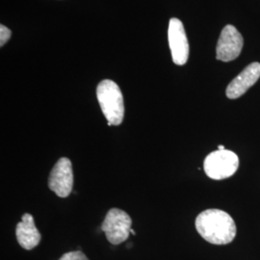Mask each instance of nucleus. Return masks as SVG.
<instances>
[{
	"instance_id": "f257e3e1",
	"label": "nucleus",
	"mask_w": 260,
	"mask_h": 260,
	"mask_svg": "<svg viewBox=\"0 0 260 260\" xmlns=\"http://www.w3.org/2000/svg\"><path fill=\"white\" fill-rule=\"evenodd\" d=\"M196 229L200 235L214 245H226L236 236V224L223 210L207 209L196 219Z\"/></svg>"
},
{
	"instance_id": "f03ea898",
	"label": "nucleus",
	"mask_w": 260,
	"mask_h": 260,
	"mask_svg": "<svg viewBox=\"0 0 260 260\" xmlns=\"http://www.w3.org/2000/svg\"><path fill=\"white\" fill-rule=\"evenodd\" d=\"M96 96L108 125H120L124 117L123 96L120 87L109 79L103 80L96 88Z\"/></svg>"
},
{
	"instance_id": "7ed1b4c3",
	"label": "nucleus",
	"mask_w": 260,
	"mask_h": 260,
	"mask_svg": "<svg viewBox=\"0 0 260 260\" xmlns=\"http://www.w3.org/2000/svg\"><path fill=\"white\" fill-rule=\"evenodd\" d=\"M239 166L238 156L231 150H216L205 159L204 168L206 176L215 180H221L233 176Z\"/></svg>"
},
{
	"instance_id": "20e7f679",
	"label": "nucleus",
	"mask_w": 260,
	"mask_h": 260,
	"mask_svg": "<svg viewBox=\"0 0 260 260\" xmlns=\"http://www.w3.org/2000/svg\"><path fill=\"white\" fill-rule=\"evenodd\" d=\"M132 221L129 215L118 208H112L102 225L107 240L113 245H119L127 240L131 231Z\"/></svg>"
},
{
	"instance_id": "39448f33",
	"label": "nucleus",
	"mask_w": 260,
	"mask_h": 260,
	"mask_svg": "<svg viewBox=\"0 0 260 260\" xmlns=\"http://www.w3.org/2000/svg\"><path fill=\"white\" fill-rule=\"evenodd\" d=\"M74 186V173L72 162L69 158L59 159L52 169L48 187L60 198H67L72 193Z\"/></svg>"
},
{
	"instance_id": "423d86ee",
	"label": "nucleus",
	"mask_w": 260,
	"mask_h": 260,
	"mask_svg": "<svg viewBox=\"0 0 260 260\" xmlns=\"http://www.w3.org/2000/svg\"><path fill=\"white\" fill-rule=\"evenodd\" d=\"M168 40L174 63L178 66L186 64L189 57V44L183 23L179 19H170Z\"/></svg>"
},
{
	"instance_id": "0eeeda50",
	"label": "nucleus",
	"mask_w": 260,
	"mask_h": 260,
	"mask_svg": "<svg viewBox=\"0 0 260 260\" xmlns=\"http://www.w3.org/2000/svg\"><path fill=\"white\" fill-rule=\"evenodd\" d=\"M244 41L239 31L233 25H226L222 30L216 47V58L223 62L235 60L241 53Z\"/></svg>"
},
{
	"instance_id": "6e6552de",
	"label": "nucleus",
	"mask_w": 260,
	"mask_h": 260,
	"mask_svg": "<svg viewBox=\"0 0 260 260\" xmlns=\"http://www.w3.org/2000/svg\"><path fill=\"white\" fill-rule=\"evenodd\" d=\"M260 77V64L251 63L246 67L231 83L229 84L225 94L229 99L235 100L246 93L251 86L256 83Z\"/></svg>"
},
{
	"instance_id": "1a4fd4ad",
	"label": "nucleus",
	"mask_w": 260,
	"mask_h": 260,
	"mask_svg": "<svg viewBox=\"0 0 260 260\" xmlns=\"http://www.w3.org/2000/svg\"><path fill=\"white\" fill-rule=\"evenodd\" d=\"M16 235L19 245L25 250H32L37 247L42 239L41 233H39L32 215L24 214L21 222L18 223Z\"/></svg>"
},
{
	"instance_id": "9d476101",
	"label": "nucleus",
	"mask_w": 260,
	"mask_h": 260,
	"mask_svg": "<svg viewBox=\"0 0 260 260\" xmlns=\"http://www.w3.org/2000/svg\"><path fill=\"white\" fill-rule=\"evenodd\" d=\"M59 260H89L82 251H75L67 252Z\"/></svg>"
},
{
	"instance_id": "9b49d317",
	"label": "nucleus",
	"mask_w": 260,
	"mask_h": 260,
	"mask_svg": "<svg viewBox=\"0 0 260 260\" xmlns=\"http://www.w3.org/2000/svg\"><path fill=\"white\" fill-rule=\"evenodd\" d=\"M12 36V32L9 28L6 27L5 25H0V47H3Z\"/></svg>"
},
{
	"instance_id": "f8f14e48",
	"label": "nucleus",
	"mask_w": 260,
	"mask_h": 260,
	"mask_svg": "<svg viewBox=\"0 0 260 260\" xmlns=\"http://www.w3.org/2000/svg\"><path fill=\"white\" fill-rule=\"evenodd\" d=\"M218 148H219V149H220V150H223V149H224V147H223V146H219Z\"/></svg>"
},
{
	"instance_id": "ddd939ff",
	"label": "nucleus",
	"mask_w": 260,
	"mask_h": 260,
	"mask_svg": "<svg viewBox=\"0 0 260 260\" xmlns=\"http://www.w3.org/2000/svg\"><path fill=\"white\" fill-rule=\"evenodd\" d=\"M130 233H132V234H135V232H134V231H132V230L130 231Z\"/></svg>"
}]
</instances>
